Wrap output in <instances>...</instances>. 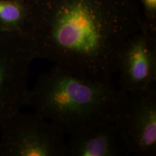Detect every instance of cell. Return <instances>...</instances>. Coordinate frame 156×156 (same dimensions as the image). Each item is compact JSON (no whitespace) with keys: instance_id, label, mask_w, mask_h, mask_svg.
I'll list each match as a JSON object with an SVG mask.
<instances>
[{"instance_id":"cell-1","label":"cell","mask_w":156,"mask_h":156,"mask_svg":"<svg viewBox=\"0 0 156 156\" xmlns=\"http://www.w3.org/2000/svg\"><path fill=\"white\" fill-rule=\"evenodd\" d=\"M21 34L36 58L112 82L126 41L145 24L136 0H28Z\"/></svg>"},{"instance_id":"cell-2","label":"cell","mask_w":156,"mask_h":156,"mask_svg":"<svg viewBox=\"0 0 156 156\" xmlns=\"http://www.w3.org/2000/svg\"><path fill=\"white\" fill-rule=\"evenodd\" d=\"M125 96L112 82L86 79L54 65L29 90L27 106L72 136L90 126L114 122Z\"/></svg>"},{"instance_id":"cell-3","label":"cell","mask_w":156,"mask_h":156,"mask_svg":"<svg viewBox=\"0 0 156 156\" xmlns=\"http://www.w3.org/2000/svg\"><path fill=\"white\" fill-rule=\"evenodd\" d=\"M64 134L36 114L19 111L0 128V156H66Z\"/></svg>"},{"instance_id":"cell-4","label":"cell","mask_w":156,"mask_h":156,"mask_svg":"<svg viewBox=\"0 0 156 156\" xmlns=\"http://www.w3.org/2000/svg\"><path fill=\"white\" fill-rule=\"evenodd\" d=\"M36 56L20 32L0 30V128L27 106L28 76Z\"/></svg>"},{"instance_id":"cell-5","label":"cell","mask_w":156,"mask_h":156,"mask_svg":"<svg viewBox=\"0 0 156 156\" xmlns=\"http://www.w3.org/2000/svg\"><path fill=\"white\" fill-rule=\"evenodd\" d=\"M129 152L137 156L156 155V90L126 92L114 122Z\"/></svg>"},{"instance_id":"cell-6","label":"cell","mask_w":156,"mask_h":156,"mask_svg":"<svg viewBox=\"0 0 156 156\" xmlns=\"http://www.w3.org/2000/svg\"><path fill=\"white\" fill-rule=\"evenodd\" d=\"M119 88L124 92L143 90L156 81V29L144 24L126 41L117 61Z\"/></svg>"},{"instance_id":"cell-7","label":"cell","mask_w":156,"mask_h":156,"mask_svg":"<svg viewBox=\"0 0 156 156\" xmlns=\"http://www.w3.org/2000/svg\"><path fill=\"white\" fill-rule=\"evenodd\" d=\"M66 156H122L130 155L114 122L90 126L69 136Z\"/></svg>"},{"instance_id":"cell-8","label":"cell","mask_w":156,"mask_h":156,"mask_svg":"<svg viewBox=\"0 0 156 156\" xmlns=\"http://www.w3.org/2000/svg\"><path fill=\"white\" fill-rule=\"evenodd\" d=\"M28 13V0H0V30L21 32Z\"/></svg>"},{"instance_id":"cell-9","label":"cell","mask_w":156,"mask_h":156,"mask_svg":"<svg viewBox=\"0 0 156 156\" xmlns=\"http://www.w3.org/2000/svg\"><path fill=\"white\" fill-rule=\"evenodd\" d=\"M145 24L156 29V0H140Z\"/></svg>"}]
</instances>
